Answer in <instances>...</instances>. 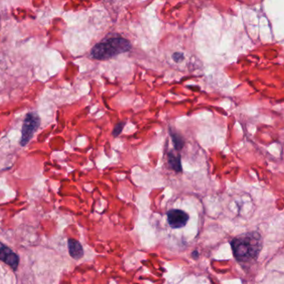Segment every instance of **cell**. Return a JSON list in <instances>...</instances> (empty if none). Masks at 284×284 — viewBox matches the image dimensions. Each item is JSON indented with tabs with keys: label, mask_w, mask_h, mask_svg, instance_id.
Returning a JSON list of instances; mask_svg holds the SVG:
<instances>
[{
	"label": "cell",
	"mask_w": 284,
	"mask_h": 284,
	"mask_svg": "<svg viewBox=\"0 0 284 284\" xmlns=\"http://www.w3.org/2000/svg\"><path fill=\"white\" fill-rule=\"evenodd\" d=\"M232 249L237 260L250 262L258 257L262 248V237L258 232H248L232 240Z\"/></svg>",
	"instance_id": "6da1fadb"
},
{
	"label": "cell",
	"mask_w": 284,
	"mask_h": 284,
	"mask_svg": "<svg viewBox=\"0 0 284 284\" xmlns=\"http://www.w3.org/2000/svg\"><path fill=\"white\" fill-rule=\"evenodd\" d=\"M132 44L123 37H113L98 43L92 48V58L97 60H108L121 53L129 52Z\"/></svg>",
	"instance_id": "7a4b0ae2"
},
{
	"label": "cell",
	"mask_w": 284,
	"mask_h": 284,
	"mask_svg": "<svg viewBox=\"0 0 284 284\" xmlns=\"http://www.w3.org/2000/svg\"><path fill=\"white\" fill-rule=\"evenodd\" d=\"M39 126L40 117L36 112L32 111L27 114L22 127V137L20 140V145L22 146H25L29 144Z\"/></svg>",
	"instance_id": "3957f363"
},
{
	"label": "cell",
	"mask_w": 284,
	"mask_h": 284,
	"mask_svg": "<svg viewBox=\"0 0 284 284\" xmlns=\"http://www.w3.org/2000/svg\"><path fill=\"white\" fill-rule=\"evenodd\" d=\"M189 220V215L180 210H171L167 212V221L171 228L179 229L185 226Z\"/></svg>",
	"instance_id": "277c9868"
},
{
	"label": "cell",
	"mask_w": 284,
	"mask_h": 284,
	"mask_svg": "<svg viewBox=\"0 0 284 284\" xmlns=\"http://www.w3.org/2000/svg\"><path fill=\"white\" fill-rule=\"evenodd\" d=\"M0 260L8 264L14 271L18 269L19 264V256L9 248L0 242Z\"/></svg>",
	"instance_id": "5b68a950"
},
{
	"label": "cell",
	"mask_w": 284,
	"mask_h": 284,
	"mask_svg": "<svg viewBox=\"0 0 284 284\" xmlns=\"http://www.w3.org/2000/svg\"><path fill=\"white\" fill-rule=\"evenodd\" d=\"M68 245H69V253L71 258H75V259L82 258L83 256V249H82V245L77 240L69 239Z\"/></svg>",
	"instance_id": "8992f818"
},
{
	"label": "cell",
	"mask_w": 284,
	"mask_h": 284,
	"mask_svg": "<svg viewBox=\"0 0 284 284\" xmlns=\"http://www.w3.org/2000/svg\"><path fill=\"white\" fill-rule=\"evenodd\" d=\"M168 164L171 169L177 172H181L182 166L180 156H177L172 152L168 154Z\"/></svg>",
	"instance_id": "52a82bcc"
},
{
	"label": "cell",
	"mask_w": 284,
	"mask_h": 284,
	"mask_svg": "<svg viewBox=\"0 0 284 284\" xmlns=\"http://www.w3.org/2000/svg\"><path fill=\"white\" fill-rule=\"evenodd\" d=\"M170 134H171V139L173 142L175 148L177 150H181L184 145V141L183 137L180 135L178 134L177 132H174L172 130H170Z\"/></svg>",
	"instance_id": "ba28073f"
},
{
	"label": "cell",
	"mask_w": 284,
	"mask_h": 284,
	"mask_svg": "<svg viewBox=\"0 0 284 284\" xmlns=\"http://www.w3.org/2000/svg\"><path fill=\"white\" fill-rule=\"evenodd\" d=\"M125 126H126V122H119V123L116 124L114 127L113 132H112L114 137H118L119 135L121 134V132H122Z\"/></svg>",
	"instance_id": "9c48e42d"
},
{
	"label": "cell",
	"mask_w": 284,
	"mask_h": 284,
	"mask_svg": "<svg viewBox=\"0 0 284 284\" xmlns=\"http://www.w3.org/2000/svg\"><path fill=\"white\" fill-rule=\"evenodd\" d=\"M172 58H173L174 61H175V62H177V63H179V62H181V61L184 59V56H183L182 53H174L173 56H172Z\"/></svg>",
	"instance_id": "30bf717a"
}]
</instances>
